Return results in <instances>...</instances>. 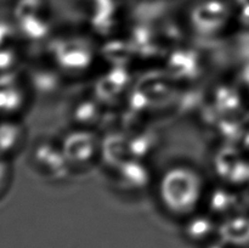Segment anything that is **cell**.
Segmentation results:
<instances>
[{"instance_id": "cell-1", "label": "cell", "mask_w": 249, "mask_h": 248, "mask_svg": "<svg viewBox=\"0 0 249 248\" xmlns=\"http://www.w3.org/2000/svg\"><path fill=\"white\" fill-rule=\"evenodd\" d=\"M23 101L21 83L10 72L0 73V114L11 117Z\"/></svg>"}, {"instance_id": "cell-2", "label": "cell", "mask_w": 249, "mask_h": 248, "mask_svg": "<svg viewBox=\"0 0 249 248\" xmlns=\"http://www.w3.org/2000/svg\"><path fill=\"white\" fill-rule=\"evenodd\" d=\"M22 126L16 121L2 119L0 121V153L5 157L14 155L22 141Z\"/></svg>"}, {"instance_id": "cell-3", "label": "cell", "mask_w": 249, "mask_h": 248, "mask_svg": "<svg viewBox=\"0 0 249 248\" xmlns=\"http://www.w3.org/2000/svg\"><path fill=\"white\" fill-rule=\"evenodd\" d=\"M11 181V168L7 157L0 153V198L5 195Z\"/></svg>"}]
</instances>
